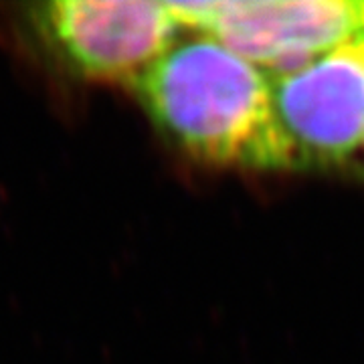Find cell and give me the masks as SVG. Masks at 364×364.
Listing matches in <instances>:
<instances>
[{
	"instance_id": "1",
	"label": "cell",
	"mask_w": 364,
	"mask_h": 364,
	"mask_svg": "<svg viewBox=\"0 0 364 364\" xmlns=\"http://www.w3.org/2000/svg\"><path fill=\"white\" fill-rule=\"evenodd\" d=\"M156 130L217 168L287 170L269 75L205 33L176 37L134 83Z\"/></svg>"
},
{
	"instance_id": "2",
	"label": "cell",
	"mask_w": 364,
	"mask_h": 364,
	"mask_svg": "<svg viewBox=\"0 0 364 364\" xmlns=\"http://www.w3.org/2000/svg\"><path fill=\"white\" fill-rule=\"evenodd\" d=\"M31 31L59 65L90 81L136 83L178 37L168 2L57 0L26 11Z\"/></svg>"
},
{
	"instance_id": "3",
	"label": "cell",
	"mask_w": 364,
	"mask_h": 364,
	"mask_svg": "<svg viewBox=\"0 0 364 364\" xmlns=\"http://www.w3.org/2000/svg\"><path fill=\"white\" fill-rule=\"evenodd\" d=\"M269 83L289 168L342 166L364 148V33Z\"/></svg>"
},
{
	"instance_id": "4",
	"label": "cell",
	"mask_w": 364,
	"mask_h": 364,
	"mask_svg": "<svg viewBox=\"0 0 364 364\" xmlns=\"http://www.w3.org/2000/svg\"><path fill=\"white\" fill-rule=\"evenodd\" d=\"M182 28L205 33L253 65L286 73L363 35V4L340 0L168 2Z\"/></svg>"
},
{
	"instance_id": "5",
	"label": "cell",
	"mask_w": 364,
	"mask_h": 364,
	"mask_svg": "<svg viewBox=\"0 0 364 364\" xmlns=\"http://www.w3.org/2000/svg\"><path fill=\"white\" fill-rule=\"evenodd\" d=\"M363 4V33H364V2H360Z\"/></svg>"
}]
</instances>
